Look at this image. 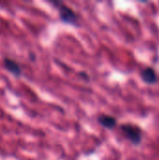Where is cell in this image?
<instances>
[{"mask_svg":"<svg viewBox=\"0 0 159 160\" xmlns=\"http://www.w3.org/2000/svg\"><path fill=\"white\" fill-rule=\"evenodd\" d=\"M124 136L135 146L142 143V130L140 127L132 124H124L120 127Z\"/></svg>","mask_w":159,"mask_h":160,"instance_id":"cell-1","label":"cell"},{"mask_svg":"<svg viewBox=\"0 0 159 160\" xmlns=\"http://www.w3.org/2000/svg\"><path fill=\"white\" fill-rule=\"evenodd\" d=\"M53 4L57 7V8L59 10L60 20L64 23H67V24H70L73 26H79L80 25L79 18L73 9H71L69 7L66 6L62 2H54Z\"/></svg>","mask_w":159,"mask_h":160,"instance_id":"cell-2","label":"cell"},{"mask_svg":"<svg viewBox=\"0 0 159 160\" xmlns=\"http://www.w3.org/2000/svg\"><path fill=\"white\" fill-rule=\"evenodd\" d=\"M141 78H142V80L145 83H147L149 85L156 84L157 82V81H158V78H157L156 70L153 68H150V67L145 68L143 70H142Z\"/></svg>","mask_w":159,"mask_h":160,"instance_id":"cell-3","label":"cell"},{"mask_svg":"<svg viewBox=\"0 0 159 160\" xmlns=\"http://www.w3.org/2000/svg\"><path fill=\"white\" fill-rule=\"evenodd\" d=\"M4 67L6 68L7 70H8L16 77H20L22 75V71L21 66L11 58H7V57L4 58Z\"/></svg>","mask_w":159,"mask_h":160,"instance_id":"cell-4","label":"cell"},{"mask_svg":"<svg viewBox=\"0 0 159 160\" xmlns=\"http://www.w3.org/2000/svg\"><path fill=\"white\" fill-rule=\"evenodd\" d=\"M97 122L107 129H113L117 126V120L115 117L107 114H100L97 117Z\"/></svg>","mask_w":159,"mask_h":160,"instance_id":"cell-5","label":"cell"},{"mask_svg":"<svg viewBox=\"0 0 159 160\" xmlns=\"http://www.w3.org/2000/svg\"><path fill=\"white\" fill-rule=\"evenodd\" d=\"M80 74H81V75H82V77H84V78H85V79H86V80H87V81H88V80H89V76H86V75H87V74H86V73H83V72H81V73H80Z\"/></svg>","mask_w":159,"mask_h":160,"instance_id":"cell-6","label":"cell"}]
</instances>
